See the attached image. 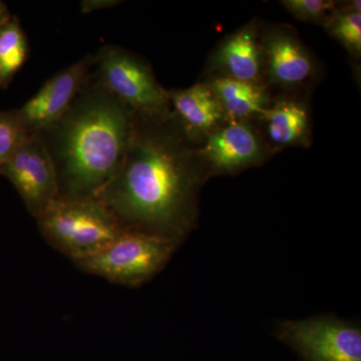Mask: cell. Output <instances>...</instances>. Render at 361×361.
I'll return each mask as SVG.
<instances>
[{
    "mask_svg": "<svg viewBox=\"0 0 361 361\" xmlns=\"http://www.w3.org/2000/svg\"><path fill=\"white\" fill-rule=\"evenodd\" d=\"M28 47L18 16L0 27V87H6L25 63Z\"/></svg>",
    "mask_w": 361,
    "mask_h": 361,
    "instance_id": "15",
    "label": "cell"
},
{
    "mask_svg": "<svg viewBox=\"0 0 361 361\" xmlns=\"http://www.w3.org/2000/svg\"><path fill=\"white\" fill-rule=\"evenodd\" d=\"M212 70L218 77L261 84L264 52L256 26L251 23L226 37L213 54Z\"/></svg>",
    "mask_w": 361,
    "mask_h": 361,
    "instance_id": "11",
    "label": "cell"
},
{
    "mask_svg": "<svg viewBox=\"0 0 361 361\" xmlns=\"http://www.w3.org/2000/svg\"><path fill=\"white\" fill-rule=\"evenodd\" d=\"M179 246L157 235L123 230L103 250L75 264L111 283L139 287L165 268Z\"/></svg>",
    "mask_w": 361,
    "mask_h": 361,
    "instance_id": "4",
    "label": "cell"
},
{
    "mask_svg": "<svg viewBox=\"0 0 361 361\" xmlns=\"http://www.w3.org/2000/svg\"><path fill=\"white\" fill-rule=\"evenodd\" d=\"M224 111L228 122L260 118L269 108V94L265 85L215 77L208 82Z\"/></svg>",
    "mask_w": 361,
    "mask_h": 361,
    "instance_id": "13",
    "label": "cell"
},
{
    "mask_svg": "<svg viewBox=\"0 0 361 361\" xmlns=\"http://www.w3.org/2000/svg\"><path fill=\"white\" fill-rule=\"evenodd\" d=\"M266 135L276 148L303 145L310 134V114L305 104L294 99L276 102L260 116Z\"/></svg>",
    "mask_w": 361,
    "mask_h": 361,
    "instance_id": "14",
    "label": "cell"
},
{
    "mask_svg": "<svg viewBox=\"0 0 361 361\" xmlns=\"http://www.w3.org/2000/svg\"><path fill=\"white\" fill-rule=\"evenodd\" d=\"M116 4L118 1H114V0H87L82 2V11L84 13H90V11L115 6Z\"/></svg>",
    "mask_w": 361,
    "mask_h": 361,
    "instance_id": "19",
    "label": "cell"
},
{
    "mask_svg": "<svg viewBox=\"0 0 361 361\" xmlns=\"http://www.w3.org/2000/svg\"><path fill=\"white\" fill-rule=\"evenodd\" d=\"M20 194L28 212L37 219L58 199L56 169L39 133H33L0 167Z\"/></svg>",
    "mask_w": 361,
    "mask_h": 361,
    "instance_id": "7",
    "label": "cell"
},
{
    "mask_svg": "<svg viewBox=\"0 0 361 361\" xmlns=\"http://www.w3.org/2000/svg\"><path fill=\"white\" fill-rule=\"evenodd\" d=\"M11 13H9L6 4H4V2H0V27L6 25L7 21L11 20Z\"/></svg>",
    "mask_w": 361,
    "mask_h": 361,
    "instance_id": "20",
    "label": "cell"
},
{
    "mask_svg": "<svg viewBox=\"0 0 361 361\" xmlns=\"http://www.w3.org/2000/svg\"><path fill=\"white\" fill-rule=\"evenodd\" d=\"M92 73L135 114L158 116L171 111L168 90L159 84L148 61L133 51L104 45L94 54Z\"/></svg>",
    "mask_w": 361,
    "mask_h": 361,
    "instance_id": "5",
    "label": "cell"
},
{
    "mask_svg": "<svg viewBox=\"0 0 361 361\" xmlns=\"http://www.w3.org/2000/svg\"><path fill=\"white\" fill-rule=\"evenodd\" d=\"M37 221L49 245L75 263L103 250L123 231L96 198L56 199Z\"/></svg>",
    "mask_w": 361,
    "mask_h": 361,
    "instance_id": "3",
    "label": "cell"
},
{
    "mask_svg": "<svg viewBox=\"0 0 361 361\" xmlns=\"http://www.w3.org/2000/svg\"><path fill=\"white\" fill-rule=\"evenodd\" d=\"M275 336L303 361H361L360 325L334 316L283 320Z\"/></svg>",
    "mask_w": 361,
    "mask_h": 361,
    "instance_id": "6",
    "label": "cell"
},
{
    "mask_svg": "<svg viewBox=\"0 0 361 361\" xmlns=\"http://www.w3.org/2000/svg\"><path fill=\"white\" fill-rule=\"evenodd\" d=\"M282 4L297 20L324 26L338 11L336 2L331 0H286Z\"/></svg>",
    "mask_w": 361,
    "mask_h": 361,
    "instance_id": "17",
    "label": "cell"
},
{
    "mask_svg": "<svg viewBox=\"0 0 361 361\" xmlns=\"http://www.w3.org/2000/svg\"><path fill=\"white\" fill-rule=\"evenodd\" d=\"M332 37L339 42L355 58L361 54V13L360 1H353L341 11H337L334 18L325 26Z\"/></svg>",
    "mask_w": 361,
    "mask_h": 361,
    "instance_id": "16",
    "label": "cell"
},
{
    "mask_svg": "<svg viewBox=\"0 0 361 361\" xmlns=\"http://www.w3.org/2000/svg\"><path fill=\"white\" fill-rule=\"evenodd\" d=\"M135 116L90 73L63 115L39 132L56 169L58 198H94L110 182L122 166Z\"/></svg>",
    "mask_w": 361,
    "mask_h": 361,
    "instance_id": "2",
    "label": "cell"
},
{
    "mask_svg": "<svg viewBox=\"0 0 361 361\" xmlns=\"http://www.w3.org/2000/svg\"><path fill=\"white\" fill-rule=\"evenodd\" d=\"M193 142L172 111L135 114L122 166L94 198L123 230L180 245L196 228L199 192L208 178Z\"/></svg>",
    "mask_w": 361,
    "mask_h": 361,
    "instance_id": "1",
    "label": "cell"
},
{
    "mask_svg": "<svg viewBox=\"0 0 361 361\" xmlns=\"http://www.w3.org/2000/svg\"><path fill=\"white\" fill-rule=\"evenodd\" d=\"M168 94L171 111L193 141L203 135L207 137L228 122L224 111L208 84L168 90Z\"/></svg>",
    "mask_w": 361,
    "mask_h": 361,
    "instance_id": "12",
    "label": "cell"
},
{
    "mask_svg": "<svg viewBox=\"0 0 361 361\" xmlns=\"http://www.w3.org/2000/svg\"><path fill=\"white\" fill-rule=\"evenodd\" d=\"M265 71L273 85L295 89L314 73V63L300 39L290 30L273 28L261 40Z\"/></svg>",
    "mask_w": 361,
    "mask_h": 361,
    "instance_id": "10",
    "label": "cell"
},
{
    "mask_svg": "<svg viewBox=\"0 0 361 361\" xmlns=\"http://www.w3.org/2000/svg\"><path fill=\"white\" fill-rule=\"evenodd\" d=\"M267 149L257 130L246 121H240L225 123L213 130L198 152L209 177L234 174L258 165L267 156Z\"/></svg>",
    "mask_w": 361,
    "mask_h": 361,
    "instance_id": "8",
    "label": "cell"
},
{
    "mask_svg": "<svg viewBox=\"0 0 361 361\" xmlns=\"http://www.w3.org/2000/svg\"><path fill=\"white\" fill-rule=\"evenodd\" d=\"M30 135L21 125L16 110L0 111V167Z\"/></svg>",
    "mask_w": 361,
    "mask_h": 361,
    "instance_id": "18",
    "label": "cell"
},
{
    "mask_svg": "<svg viewBox=\"0 0 361 361\" xmlns=\"http://www.w3.org/2000/svg\"><path fill=\"white\" fill-rule=\"evenodd\" d=\"M92 63L94 56L87 54L59 71L16 110L21 125L28 134L40 132L63 115L89 78Z\"/></svg>",
    "mask_w": 361,
    "mask_h": 361,
    "instance_id": "9",
    "label": "cell"
}]
</instances>
